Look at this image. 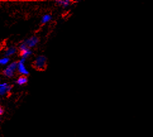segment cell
<instances>
[{
	"instance_id": "1",
	"label": "cell",
	"mask_w": 153,
	"mask_h": 137,
	"mask_svg": "<svg viewBox=\"0 0 153 137\" xmlns=\"http://www.w3.org/2000/svg\"><path fill=\"white\" fill-rule=\"evenodd\" d=\"M18 67V62L14 61L11 63L10 65L6 66L5 69L3 70V73L5 77L8 78H12L13 77L14 73L17 70Z\"/></svg>"
},
{
	"instance_id": "2",
	"label": "cell",
	"mask_w": 153,
	"mask_h": 137,
	"mask_svg": "<svg viewBox=\"0 0 153 137\" xmlns=\"http://www.w3.org/2000/svg\"><path fill=\"white\" fill-rule=\"evenodd\" d=\"M46 61H47V59L44 56L41 55V56H37L35 58V61L34 63V67L39 70H44L46 68Z\"/></svg>"
},
{
	"instance_id": "3",
	"label": "cell",
	"mask_w": 153,
	"mask_h": 137,
	"mask_svg": "<svg viewBox=\"0 0 153 137\" xmlns=\"http://www.w3.org/2000/svg\"><path fill=\"white\" fill-rule=\"evenodd\" d=\"M25 59H26L25 58H21L20 60L18 62L17 70L19 73L22 75V76H26L29 74V71L27 70L25 66Z\"/></svg>"
},
{
	"instance_id": "4",
	"label": "cell",
	"mask_w": 153,
	"mask_h": 137,
	"mask_svg": "<svg viewBox=\"0 0 153 137\" xmlns=\"http://www.w3.org/2000/svg\"><path fill=\"white\" fill-rule=\"evenodd\" d=\"M39 41V40L38 37H37L36 36H32V37L25 40L24 42L26 44L27 46H28L29 48L31 49L32 47H35L38 44Z\"/></svg>"
},
{
	"instance_id": "5",
	"label": "cell",
	"mask_w": 153,
	"mask_h": 137,
	"mask_svg": "<svg viewBox=\"0 0 153 137\" xmlns=\"http://www.w3.org/2000/svg\"><path fill=\"white\" fill-rule=\"evenodd\" d=\"M12 85H9L6 82H4L3 83L0 84V95L1 96H4L5 94L9 93L12 90Z\"/></svg>"
},
{
	"instance_id": "6",
	"label": "cell",
	"mask_w": 153,
	"mask_h": 137,
	"mask_svg": "<svg viewBox=\"0 0 153 137\" xmlns=\"http://www.w3.org/2000/svg\"><path fill=\"white\" fill-rule=\"evenodd\" d=\"M16 53V48L15 47H10L4 53V57H9L12 55H15Z\"/></svg>"
},
{
	"instance_id": "7",
	"label": "cell",
	"mask_w": 153,
	"mask_h": 137,
	"mask_svg": "<svg viewBox=\"0 0 153 137\" xmlns=\"http://www.w3.org/2000/svg\"><path fill=\"white\" fill-rule=\"evenodd\" d=\"M27 82H28V78H27L26 76H21L16 80H15V83L18 85H22L27 83Z\"/></svg>"
},
{
	"instance_id": "8",
	"label": "cell",
	"mask_w": 153,
	"mask_h": 137,
	"mask_svg": "<svg viewBox=\"0 0 153 137\" xmlns=\"http://www.w3.org/2000/svg\"><path fill=\"white\" fill-rule=\"evenodd\" d=\"M56 3H58V5L61 6L63 8H67L70 5L71 1L70 0H58V1H56Z\"/></svg>"
},
{
	"instance_id": "9",
	"label": "cell",
	"mask_w": 153,
	"mask_h": 137,
	"mask_svg": "<svg viewBox=\"0 0 153 137\" xmlns=\"http://www.w3.org/2000/svg\"><path fill=\"white\" fill-rule=\"evenodd\" d=\"M32 51L30 48L27 49L26 50L20 52V55L22 56V58H25V59H26L29 56L32 55Z\"/></svg>"
},
{
	"instance_id": "10",
	"label": "cell",
	"mask_w": 153,
	"mask_h": 137,
	"mask_svg": "<svg viewBox=\"0 0 153 137\" xmlns=\"http://www.w3.org/2000/svg\"><path fill=\"white\" fill-rule=\"evenodd\" d=\"M52 20V16L50 14H45L44 15H43L41 18V22L42 24H45L47 22H49V21H51Z\"/></svg>"
},
{
	"instance_id": "11",
	"label": "cell",
	"mask_w": 153,
	"mask_h": 137,
	"mask_svg": "<svg viewBox=\"0 0 153 137\" xmlns=\"http://www.w3.org/2000/svg\"><path fill=\"white\" fill-rule=\"evenodd\" d=\"M10 57H3L0 59V65H6L10 62Z\"/></svg>"
},
{
	"instance_id": "12",
	"label": "cell",
	"mask_w": 153,
	"mask_h": 137,
	"mask_svg": "<svg viewBox=\"0 0 153 137\" xmlns=\"http://www.w3.org/2000/svg\"><path fill=\"white\" fill-rule=\"evenodd\" d=\"M18 48H19L20 51L22 52V51H24L26 50L27 49H28L29 47H28V46H27L26 44H25V43H24V42H22V43H21L20 45V46H19V47H18Z\"/></svg>"
},
{
	"instance_id": "13",
	"label": "cell",
	"mask_w": 153,
	"mask_h": 137,
	"mask_svg": "<svg viewBox=\"0 0 153 137\" xmlns=\"http://www.w3.org/2000/svg\"><path fill=\"white\" fill-rule=\"evenodd\" d=\"M4 113V109L3 107H0V115H2Z\"/></svg>"
}]
</instances>
